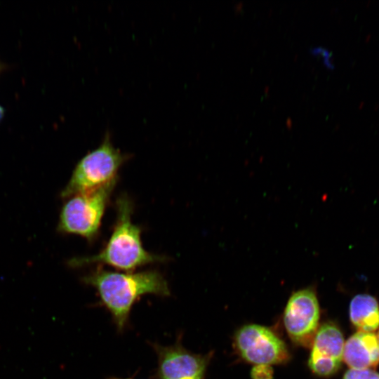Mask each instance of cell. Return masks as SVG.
<instances>
[{
	"label": "cell",
	"instance_id": "277c9868",
	"mask_svg": "<svg viewBox=\"0 0 379 379\" xmlns=\"http://www.w3.org/2000/svg\"><path fill=\"white\" fill-rule=\"evenodd\" d=\"M117 180L67 198L60 213L58 231L79 235L90 241L94 240Z\"/></svg>",
	"mask_w": 379,
	"mask_h": 379
},
{
	"label": "cell",
	"instance_id": "3957f363",
	"mask_svg": "<svg viewBox=\"0 0 379 379\" xmlns=\"http://www.w3.org/2000/svg\"><path fill=\"white\" fill-rule=\"evenodd\" d=\"M128 156L114 147L107 131L98 147L84 155L77 164L61 196L89 192L117 180V173Z\"/></svg>",
	"mask_w": 379,
	"mask_h": 379
},
{
	"label": "cell",
	"instance_id": "8992f818",
	"mask_svg": "<svg viewBox=\"0 0 379 379\" xmlns=\"http://www.w3.org/2000/svg\"><path fill=\"white\" fill-rule=\"evenodd\" d=\"M319 305L312 288L299 290L290 297L284 314L288 335L296 343H310L318 329Z\"/></svg>",
	"mask_w": 379,
	"mask_h": 379
},
{
	"label": "cell",
	"instance_id": "8fae6325",
	"mask_svg": "<svg viewBox=\"0 0 379 379\" xmlns=\"http://www.w3.org/2000/svg\"><path fill=\"white\" fill-rule=\"evenodd\" d=\"M343 379H379V373L371 368L348 370Z\"/></svg>",
	"mask_w": 379,
	"mask_h": 379
},
{
	"label": "cell",
	"instance_id": "e0dca14e",
	"mask_svg": "<svg viewBox=\"0 0 379 379\" xmlns=\"http://www.w3.org/2000/svg\"><path fill=\"white\" fill-rule=\"evenodd\" d=\"M109 379H124V378H109Z\"/></svg>",
	"mask_w": 379,
	"mask_h": 379
},
{
	"label": "cell",
	"instance_id": "ba28073f",
	"mask_svg": "<svg viewBox=\"0 0 379 379\" xmlns=\"http://www.w3.org/2000/svg\"><path fill=\"white\" fill-rule=\"evenodd\" d=\"M158 354L159 379H203L208 358L192 354L180 343L155 346Z\"/></svg>",
	"mask_w": 379,
	"mask_h": 379
},
{
	"label": "cell",
	"instance_id": "5b68a950",
	"mask_svg": "<svg viewBox=\"0 0 379 379\" xmlns=\"http://www.w3.org/2000/svg\"><path fill=\"white\" fill-rule=\"evenodd\" d=\"M237 349L246 361L257 364H277L286 361L288 352L284 342L268 328L246 325L236 333Z\"/></svg>",
	"mask_w": 379,
	"mask_h": 379
},
{
	"label": "cell",
	"instance_id": "9c48e42d",
	"mask_svg": "<svg viewBox=\"0 0 379 379\" xmlns=\"http://www.w3.org/2000/svg\"><path fill=\"white\" fill-rule=\"evenodd\" d=\"M343 359L352 369H366L379 364L377 336L371 332L358 331L345 343Z\"/></svg>",
	"mask_w": 379,
	"mask_h": 379
},
{
	"label": "cell",
	"instance_id": "7c38bea8",
	"mask_svg": "<svg viewBox=\"0 0 379 379\" xmlns=\"http://www.w3.org/2000/svg\"><path fill=\"white\" fill-rule=\"evenodd\" d=\"M252 379H272L273 369L270 365H255L251 372Z\"/></svg>",
	"mask_w": 379,
	"mask_h": 379
},
{
	"label": "cell",
	"instance_id": "5bb4252c",
	"mask_svg": "<svg viewBox=\"0 0 379 379\" xmlns=\"http://www.w3.org/2000/svg\"><path fill=\"white\" fill-rule=\"evenodd\" d=\"M4 115V109L0 105V121L3 119Z\"/></svg>",
	"mask_w": 379,
	"mask_h": 379
},
{
	"label": "cell",
	"instance_id": "30bf717a",
	"mask_svg": "<svg viewBox=\"0 0 379 379\" xmlns=\"http://www.w3.org/2000/svg\"><path fill=\"white\" fill-rule=\"evenodd\" d=\"M350 317L359 331L373 333L379 327V304L369 294L355 295L350 305Z\"/></svg>",
	"mask_w": 379,
	"mask_h": 379
},
{
	"label": "cell",
	"instance_id": "7a4b0ae2",
	"mask_svg": "<svg viewBox=\"0 0 379 379\" xmlns=\"http://www.w3.org/2000/svg\"><path fill=\"white\" fill-rule=\"evenodd\" d=\"M117 218L112 233L106 245L98 253L72 260V266L105 264L116 269L132 271L139 267L166 258L150 253L141 241V228L132 222L133 205L126 194L116 201Z\"/></svg>",
	"mask_w": 379,
	"mask_h": 379
},
{
	"label": "cell",
	"instance_id": "6da1fadb",
	"mask_svg": "<svg viewBox=\"0 0 379 379\" xmlns=\"http://www.w3.org/2000/svg\"><path fill=\"white\" fill-rule=\"evenodd\" d=\"M83 281L96 289L119 330L125 326L133 305L140 296L170 295L166 280L156 270L119 272L98 268Z\"/></svg>",
	"mask_w": 379,
	"mask_h": 379
},
{
	"label": "cell",
	"instance_id": "4fadbf2b",
	"mask_svg": "<svg viewBox=\"0 0 379 379\" xmlns=\"http://www.w3.org/2000/svg\"><path fill=\"white\" fill-rule=\"evenodd\" d=\"M311 52L314 55H321L324 58L325 65L330 69H333L334 65L331 60V52L322 47L313 48L311 49Z\"/></svg>",
	"mask_w": 379,
	"mask_h": 379
},
{
	"label": "cell",
	"instance_id": "2e32d148",
	"mask_svg": "<svg viewBox=\"0 0 379 379\" xmlns=\"http://www.w3.org/2000/svg\"><path fill=\"white\" fill-rule=\"evenodd\" d=\"M377 339H378V345H379V331H378V335H377Z\"/></svg>",
	"mask_w": 379,
	"mask_h": 379
},
{
	"label": "cell",
	"instance_id": "52a82bcc",
	"mask_svg": "<svg viewBox=\"0 0 379 379\" xmlns=\"http://www.w3.org/2000/svg\"><path fill=\"white\" fill-rule=\"evenodd\" d=\"M344 345L343 333L336 325H321L314 337L308 360L311 371L319 376H330L336 373L343 360Z\"/></svg>",
	"mask_w": 379,
	"mask_h": 379
},
{
	"label": "cell",
	"instance_id": "9a60e30c",
	"mask_svg": "<svg viewBox=\"0 0 379 379\" xmlns=\"http://www.w3.org/2000/svg\"><path fill=\"white\" fill-rule=\"evenodd\" d=\"M4 69V65H2L1 62H0V73L1 72V71L3 70Z\"/></svg>",
	"mask_w": 379,
	"mask_h": 379
}]
</instances>
